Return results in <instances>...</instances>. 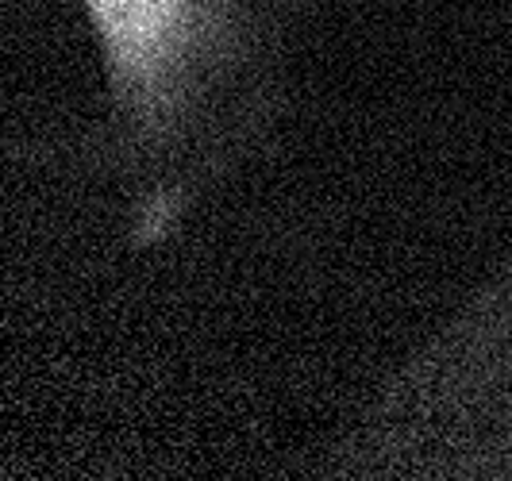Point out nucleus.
I'll list each match as a JSON object with an SVG mask.
<instances>
[{
    "label": "nucleus",
    "mask_w": 512,
    "mask_h": 481,
    "mask_svg": "<svg viewBox=\"0 0 512 481\" xmlns=\"http://www.w3.org/2000/svg\"><path fill=\"white\" fill-rule=\"evenodd\" d=\"M85 8L112 93L116 162L135 189V243H158L278 120L285 12L270 0Z\"/></svg>",
    "instance_id": "f257e3e1"
}]
</instances>
